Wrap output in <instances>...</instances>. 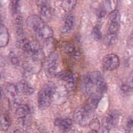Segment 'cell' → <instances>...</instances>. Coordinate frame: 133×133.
Returning <instances> with one entry per match:
<instances>
[{
  "label": "cell",
  "mask_w": 133,
  "mask_h": 133,
  "mask_svg": "<svg viewBox=\"0 0 133 133\" xmlns=\"http://www.w3.org/2000/svg\"><path fill=\"white\" fill-rule=\"evenodd\" d=\"M19 47L35 61H40L43 55L39 44L35 41H30L26 38H22L18 42Z\"/></svg>",
  "instance_id": "cell-1"
},
{
  "label": "cell",
  "mask_w": 133,
  "mask_h": 133,
  "mask_svg": "<svg viewBox=\"0 0 133 133\" xmlns=\"http://www.w3.org/2000/svg\"><path fill=\"white\" fill-rule=\"evenodd\" d=\"M56 91V87L52 83L44 85L39 91L38 94V104L40 108L48 107L52 100Z\"/></svg>",
  "instance_id": "cell-2"
},
{
  "label": "cell",
  "mask_w": 133,
  "mask_h": 133,
  "mask_svg": "<svg viewBox=\"0 0 133 133\" xmlns=\"http://www.w3.org/2000/svg\"><path fill=\"white\" fill-rule=\"evenodd\" d=\"M94 111L84 104L76 108L73 114L75 122L81 126H86L90 123L94 118Z\"/></svg>",
  "instance_id": "cell-3"
},
{
  "label": "cell",
  "mask_w": 133,
  "mask_h": 133,
  "mask_svg": "<svg viewBox=\"0 0 133 133\" xmlns=\"http://www.w3.org/2000/svg\"><path fill=\"white\" fill-rule=\"evenodd\" d=\"M102 74L99 71H92L88 73L83 78L82 87L83 91L86 94H91V90L95 87L98 78Z\"/></svg>",
  "instance_id": "cell-4"
},
{
  "label": "cell",
  "mask_w": 133,
  "mask_h": 133,
  "mask_svg": "<svg viewBox=\"0 0 133 133\" xmlns=\"http://www.w3.org/2000/svg\"><path fill=\"white\" fill-rule=\"evenodd\" d=\"M120 61L118 57L114 54H109L105 55L102 61L103 68L107 71H113L119 65Z\"/></svg>",
  "instance_id": "cell-5"
},
{
  "label": "cell",
  "mask_w": 133,
  "mask_h": 133,
  "mask_svg": "<svg viewBox=\"0 0 133 133\" xmlns=\"http://www.w3.org/2000/svg\"><path fill=\"white\" fill-rule=\"evenodd\" d=\"M59 64V56L56 52H52L48 56L45 63V68L50 74H55Z\"/></svg>",
  "instance_id": "cell-6"
},
{
  "label": "cell",
  "mask_w": 133,
  "mask_h": 133,
  "mask_svg": "<svg viewBox=\"0 0 133 133\" xmlns=\"http://www.w3.org/2000/svg\"><path fill=\"white\" fill-rule=\"evenodd\" d=\"M121 23V16L117 10L111 12L109 16V29L110 33L117 34L119 31Z\"/></svg>",
  "instance_id": "cell-7"
},
{
  "label": "cell",
  "mask_w": 133,
  "mask_h": 133,
  "mask_svg": "<svg viewBox=\"0 0 133 133\" xmlns=\"http://www.w3.org/2000/svg\"><path fill=\"white\" fill-rule=\"evenodd\" d=\"M39 8L41 18L43 20L49 19L51 15V8L49 0H35Z\"/></svg>",
  "instance_id": "cell-8"
},
{
  "label": "cell",
  "mask_w": 133,
  "mask_h": 133,
  "mask_svg": "<svg viewBox=\"0 0 133 133\" xmlns=\"http://www.w3.org/2000/svg\"><path fill=\"white\" fill-rule=\"evenodd\" d=\"M27 25L30 30L36 34L45 24L43 20L37 15H31L27 19Z\"/></svg>",
  "instance_id": "cell-9"
},
{
  "label": "cell",
  "mask_w": 133,
  "mask_h": 133,
  "mask_svg": "<svg viewBox=\"0 0 133 133\" xmlns=\"http://www.w3.org/2000/svg\"><path fill=\"white\" fill-rule=\"evenodd\" d=\"M55 124L63 132H68L72 127V121L68 118L58 117L55 119Z\"/></svg>",
  "instance_id": "cell-10"
},
{
  "label": "cell",
  "mask_w": 133,
  "mask_h": 133,
  "mask_svg": "<svg viewBox=\"0 0 133 133\" xmlns=\"http://www.w3.org/2000/svg\"><path fill=\"white\" fill-rule=\"evenodd\" d=\"M16 86L18 91L23 95L29 96L33 94L34 92V88L25 81H20Z\"/></svg>",
  "instance_id": "cell-11"
},
{
  "label": "cell",
  "mask_w": 133,
  "mask_h": 133,
  "mask_svg": "<svg viewBox=\"0 0 133 133\" xmlns=\"http://www.w3.org/2000/svg\"><path fill=\"white\" fill-rule=\"evenodd\" d=\"M31 113L29 107L25 104H20L16 109L15 115L18 119L22 120L26 118Z\"/></svg>",
  "instance_id": "cell-12"
},
{
  "label": "cell",
  "mask_w": 133,
  "mask_h": 133,
  "mask_svg": "<svg viewBox=\"0 0 133 133\" xmlns=\"http://www.w3.org/2000/svg\"><path fill=\"white\" fill-rule=\"evenodd\" d=\"M74 25V18L70 14L67 15L64 18L62 23L60 30L63 33L69 32L73 28Z\"/></svg>",
  "instance_id": "cell-13"
},
{
  "label": "cell",
  "mask_w": 133,
  "mask_h": 133,
  "mask_svg": "<svg viewBox=\"0 0 133 133\" xmlns=\"http://www.w3.org/2000/svg\"><path fill=\"white\" fill-rule=\"evenodd\" d=\"M62 50L64 53L70 56H72L73 58L77 59L80 57V53L76 50L75 47L70 43H65L62 47Z\"/></svg>",
  "instance_id": "cell-14"
},
{
  "label": "cell",
  "mask_w": 133,
  "mask_h": 133,
  "mask_svg": "<svg viewBox=\"0 0 133 133\" xmlns=\"http://www.w3.org/2000/svg\"><path fill=\"white\" fill-rule=\"evenodd\" d=\"M60 76L62 80L65 82L71 87H73L75 85L76 77L73 73L69 71H65L60 74Z\"/></svg>",
  "instance_id": "cell-15"
},
{
  "label": "cell",
  "mask_w": 133,
  "mask_h": 133,
  "mask_svg": "<svg viewBox=\"0 0 133 133\" xmlns=\"http://www.w3.org/2000/svg\"><path fill=\"white\" fill-rule=\"evenodd\" d=\"M100 95L97 93H91V94H90L89 97L87 99L85 104L92 110H95L96 109L100 100Z\"/></svg>",
  "instance_id": "cell-16"
},
{
  "label": "cell",
  "mask_w": 133,
  "mask_h": 133,
  "mask_svg": "<svg viewBox=\"0 0 133 133\" xmlns=\"http://www.w3.org/2000/svg\"><path fill=\"white\" fill-rule=\"evenodd\" d=\"M118 113L116 111L115 112H112L105 119L104 125H103V126H105L110 129L113 125L116 124V123L118 121Z\"/></svg>",
  "instance_id": "cell-17"
},
{
  "label": "cell",
  "mask_w": 133,
  "mask_h": 133,
  "mask_svg": "<svg viewBox=\"0 0 133 133\" xmlns=\"http://www.w3.org/2000/svg\"><path fill=\"white\" fill-rule=\"evenodd\" d=\"M96 90L97 93L100 95L105 93L107 91V85L102 75L97 80Z\"/></svg>",
  "instance_id": "cell-18"
},
{
  "label": "cell",
  "mask_w": 133,
  "mask_h": 133,
  "mask_svg": "<svg viewBox=\"0 0 133 133\" xmlns=\"http://www.w3.org/2000/svg\"><path fill=\"white\" fill-rule=\"evenodd\" d=\"M11 121L9 116L7 114L0 115V129L3 131H7L10 127Z\"/></svg>",
  "instance_id": "cell-19"
},
{
  "label": "cell",
  "mask_w": 133,
  "mask_h": 133,
  "mask_svg": "<svg viewBox=\"0 0 133 133\" xmlns=\"http://www.w3.org/2000/svg\"><path fill=\"white\" fill-rule=\"evenodd\" d=\"M5 92L6 96L10 98L16 97L19 92L17 86L11 83L7 84L5 86Z\"/></svg>",
  "instance_id": "cell-20"
},
{
  "label": "cell",
  "mask_w": 133,
  "mask_h": 133,
  "mask_svg": "<svg viewBox=\"0 0 133 133\" xmlns=\"http://www.w3.org/2000/svg\"><path fill=\"white\" fill-rule=\"evenodd\" d=\"M103 3L104 8L105 11H110L112 12L115 10L117 0H103Z\"/></svg>",
  "instance_id": "cell-21"
},
{
  "label": "cell",
  "mask_w": 133,
  "mask_h": 133,
  "mask_svg": "<svg viewBox=\"0 0 133 133\" xmlns=\"http://www.w3.org/2000/svg\"><path fill=\"white\" fill-rule=\"evenodd\" d=\"M76 4V0H63L62 7L63 9L66 11L72 10Z\"/></svg>",
  "instance_id": "cell-22"
},
{
  "label": "cell",
  "mask_w": 133,
  "mask_h": 133,
  "mask_svg": "<svg viewBox=\"0 0 133 133\" xmlns=\"http://www.w3.org/2000/svg\"><path fill=\"white\" fill-rule=\"evenodd\" d=\"M21 0H10V7L11 11L15 15L18 13Z\"/></svg>",
  "instance_id": "cell-23"
},
{
  "label": "cell",
  "mask_w": 133,
  "mask_h": 133,
  "mask_svg": "<svg viewBox=\"0 0 133 133\" xmlns=\"http://www.w3.org/2000/svg\"><path fill=\"white\" fill-rule=\"evenodd\" d=\"M122 88L125 91L133 88V71L129 74L126 83L122 86Z\"/></svg>",
  "instance_id": "cell-24"
},
{
  "label": "cell",
  "mask_w": 133,
  "mask_h": 133,
  "mask_svg": "<svg viewBox=\"0 0 133 133\" xmlns=\"http://www.w3.org/2000/svg\"><path fill=\"white\" fill-rule=\"evenodd\" d=\"M117 39V34H111L108 33L105 36L104 39V43L108 46L113 44Z\"/></svg>",
  "instance_id": "cell-25"
},
{
  "label": "cell",
  "mask_w": 133,
  "mask_h": 133,
  "mask_svg": "<svg viewBox=\"0 0 133 133\" xmlns=\"http://www.w3.org/2000/svg\"><path fill=\"white\" fill-rule=\"evenodd\" d=\"M91 37L96 41H99L102 38V33L98 26H95L91 32Z\"/></svg>",
  "instance_id": "cell-26"
},
{
  "label": "cell",
  "mask_w": 133,
  "mask_h": 133,
  "mask_svg": "<svg viewBox=\"0 0 133 133\" xmlns=\"http://www.w3.org/2000/svg\"><path fill=\"white\" fill-rule=\"evenodd\" d=\"M90 127L92 130H95L97 131V130L100 127V123L97 119H92V121L90 122L89 124Z\"/></svg>",
  "instance_id": "cell-27"
},
{
  "label": "cell",
  "mask_w": 133,
  "mask_h": 133,
  "mask_svg": "<svg viewBox=\"0 0 133 133\" xmlns=\"http://www.w3.org/2000/svg\"><path fill=\"white\" fill-rule=\"evenodd\" d=\"M109 130H110V129H109L108 128H107L105 126H103L100 131V133H109Z\"/></svg>",
  "instance_id": "cell-28"
},
{
  "label": "cell",
  "mask_w": 133,
  "mask_h": 133,
  "mask_svg": "<svg viewBox=\"0 0 133 133\" xmlns=\"http://www.w3.org/2000/svg\"><path fill=\"white\" fill-rule=\"evenodd\" d=\"M2 98H3V94H2V91L0 88V103L2 102Z\"/></svg>",
  "instance_id": "cell-29"
},
{
  "label": "cell",
  "mask_w": 133,
  "mask_h": 133,
  "mask_svg": "<svg viewBox=\"0 0 133 133\" xmlns=\"http://www.w3.org/2000/svg\"><path fill=\"white\" fill-rule=\"evenodd\" d=\"M87 133H97V131L96 130H92L91 129V130L89 131Z\"/></svg>",
  "instance_id": "cell-30"
},
{
  "label": "cell",
  "mask_w": 133,
  "mask_h": 133,
  "mask_svg": "<svg viewBox=\"0 0 133 133\" xmlns=\"http://www.w3.org/2000/svg\"><path fill=\"white\" fill-rule=\"evenodd\" d=\"M0 78H1V74H0Z\"/></svg>",
  "instance_id": "cell-31"
},
{
  "label": "cell",
  "mask_w": 133,
  "mask_h": 133,
  "mask_svg": "<svg viewBox=\"0 0 133 133\" xmlns=\"http://www.w3.org/2000/svg\"><path fill=\"white\" fill-rule=\"evenodd\" d=\"M132 33H133V32H132Z\"/></svg>",
  "instance_id": "cell-32"
}]
</instances>
